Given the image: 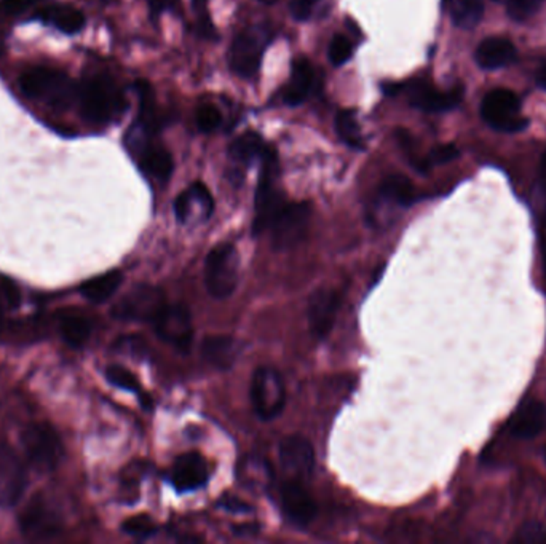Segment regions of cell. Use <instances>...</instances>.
Masks as SVG:
<instances>
[{"instance_id": "38", "label": "cell", "mask_w": 546, "mask_h": 544, "mask_svg": "<svg viewBox=\"0 0 546 544\" xmlns=\"http://www.w3.org/2000/svg\"><path fill=\"white\" fill-rule=\"evenodd\" d=\"M515 541L519 543H546V529L539 522H527L519 529Z\"/></svg>"}, {"instance_id": "16", "label": "cell", "mask_w": 546, "mask_h": 544, "mask_svg": "<svg viewBox=\"0 0 546 544\" xmlns=\"http://www.w3.org/2000/svg\"><path fill=\"white\" fill-rule=\"evenodd\" d=\"M261 59L263 45L257 37L245 32L233 40L229 55L233 73H238L243 79H251L259 71Z\"/></svg>"}, {"instance_id": "13", "label": "cell", "mask_w": 546, "mask_h": 544, "mask_svg": "<svg viewBox=\"0 0 546 544\" xmlns=\"http://www.w3.org/2000/svg\"><path fill=\"white\" fill-rule=\"evenodd\" d=\"M282 506L284 514L296 525L306 527L314 522L318 506L314 497L307 490L304 480L288 479L282 486Z\"/></svg>"}, {"instance_id": "12", "label": "cell", "mask_w": 546, "mask_h": 544, "mask_svg": "<svg viewBox=\"0 0 546 544\" xmlns=\"http://www.w3.org/2000/svg\"><path fill=\"white\" fill-rule=\"evenodd\" d=\"M28 486L26 471L13 450L0 449V506L12 508L22 500Z\"/></svg>"}, {"instance_id": "31", "label": "cell", "mask_w": 546, "mask_h": 544, "mask_svg": "<svg viewBox=\"0 0 546 544\" xmlns=\"http://www.w3.org/2000/svg\"><path fill=\"white\" fill-rule=\"evenodd\" d=\"M139 98H141V112H139V124L146 133H155L160 126L159 114L155 109V99H153L151 87L141 82L138 83Z\"/></svg>"}, {"instance_id": "43", "label": "cell", "mask_w": 546, "mask_h": 544, "mask_svg": "<svg viewBox=\"0 0 546 544\" xmlns=\"http://www.w3.org/2000/svg\"><path fill=\"white\" fill-rule=\"evenodd\" d=\"M222 508L230 511V513H237V514L251 511L248 503L238 500V498H235V497H226V498L222 500Z\"/></svg>"}, {"instance_id": "17", "label": "cell", "mask_w": 546, "mask_h": 544, "mask_svg": "<svg viewBox=\"0 0 546 544\" xmlns=\"http://www.w3.org/2000/svg\"><path fill=\"white\" fill-rule=\"evenodd\" d=\"M464 91L462 88H454L449 91H439L427 83H417L411 90V104L423 112H447L455 109L462 101Z\"/></svg>"}, {"instance_id": "49", "label": "cell", "mask_w": 546, "mask_h": 544, "mask_svg": "<svg viewBox=\"0 0 546 544\" xmlns=\"http://www.w3.org/2000/svg\"><path fill=\"white\" fill-rule=\"evenodd\" d=\"M543 229H545V232H543V245H542V247H543V262H545L546 270V222L543 224Z\"/></svg>"}, {"instance_id": "22", "label": "cell", "mask_w": 546, "mask_h": 544, "mask_svg": "<svg viewBox=\"0 0 546 544\" xmlns=\"http://www.w3.org/2000/svg\"><path fill=\"white\" fill-rule=\"evenodd\" d=\"M197 203L200 210L204 211V214L210 218L212 212V194L210 190L206 189V186L202 182H195L192 184L187 192H182L181 195L176 198L175 202V214L178 220L181 224H189L194 216V204Z\"/></svg>"}, {"instance_id": "42", "label": "cell", "mask_w": 546, "mask_h": 544, "mask_svg": "<svg viewBox=\"0 0 546 544\" xmlns=\"http://www.w3.org/2000/svg\"><path fill=\"white\" fill-rule=\"evenodd\" d=\"M34 2H37V0H4L2 12L7 13V15H16L22 10H28Z\"/></svg>"}, {"instance_id": "39", "label": "cell", "mask_w": 546, "mask_h": 544, "mask_svg": "<svg viewBox=\"0 0 546 544\" xmlns=\"http://www.w3.org/2000/svg\"><path fill=\"white\" fill-rule=\"evenodd\" d=\"M457 157H459V149L455 145H439V147L431 151L429 165H443V163H449Z\"/></svg>"}, {"instance_id": "44", "label": "cell", "mask_w": 546, "mask_h": 544, "mask_svg": "<svg viewBox=\"0 0 546 544\" xmlns=\"http://www.w3.org/2000/svg\"><path fill=\"white\" fill-rule=\"evenodd\" d=\"M257 530H259L257 525L245 523V525H237V527H233V533H237V535H255V533H257Z\"/></svg>"}, {"instance_id": "26", "label": "cell", "mask_w": 546, "mask_h": 544, "mask_svg": "<svg viewBox=\"0 0 546 544\" xmlns=\"http://www.w3.org/2000/svg\"><path fill=\"white\" fill-rule=\"evenodd\" d=\"M238 479L241 484L251 490H265L272 484L273 472L270 464L264 458L247 457L238 464Z\"/></svg>"}, {"instance_id": "23", "label": "cell", "mask_w": 546, "mask_h": 544, "mask_svg": "<svg viewBox=\"0 0 546 544\" xmlns=\"http://www.w3.org/2000/svg\"><path fill=\"white\" fill-rule=\"evenodd\" d=\"M37 18L65 34L81 32L85 26L83 13L77 8L69 7V5H50V7L42 8L37 12Z\"/></svg>"}, {"instance_id": "28", "label": "cell", "mask_w": 546, "mask_h": 544, "mask_svg": "<svg viewBox=\"0 0 546 544\" xmlns=\"http://www.w3.org/2000/svg\"><path fill=\"white\" fill-rule=\"evenodd\" d=\"M380 196L398 206H409V204L414 203V186L406 176H390L380 186Z\"/></svg>"}, {"instance_id": "24", "label": "cell", "mask_w": 546, "mask_h": 544, "mask_svg": "<svg viewBox=\"0 0 546 544\" xmlns=\"http://www.w3.org/2000/svg\"><path fill=\"white\" fill-rule=\"evenodd\" d=\"M315 83L312 65L306 58H300L292 65L291 82L284 91V102L290 106H299L306 101Z\"/></svg>"}, {"instance_id": "25", "label": "cell", "mask_w": 546, "mask_h": 544, "mask_svg": "<svg viewBox=\"0 0 546 544\" xmlns=\"http://www.w3.org/2000/svg\"><path fill=\"white\" fill-rule=\"evenodd\" d=\"M124 283V273L120 270H110L82 283L81 294L93 304L108 302Z\"/></svg>"}, {"instance_id": "48", "label": "cell", "mask_w": 546, "mask_h": 544, "mask_svg": "<svg viewBox=\"0 0 546 544\" xmlns=\"http://www.w3.org/2000/svg\"><path fill=\"white\" fill-rule=\"evenodd\" d=\"M169 2H171V0H152L153 5L159 8V10H160V8L167 7V5H169Z\"/></svg>"}, {"instance_id": "36", "label": "cell", "mask_w": 546, "mask_h": 544, "mask_svg": "<svg viewBox=\"0 0 546 544\" xmlns=\"http://www.w3.org/2000/svg\"><path fill=\"white\" fill-rule=\"evenodd\" d=\"M353 47L349 39L343 36H334L329 44V59L334 65H342L351 58Z\"/></svg>"}, {"instance_id": "8", "label": "cell", "mask_w": 546, "mask_h": 544, "mask_svg": "<svg viewBox=\"0 0 546 544\" xmlns=\"http://www.w3.org/2000/svg\"><path fill=\"white\" fill-rule=\"evenodd\" d=\"M165 305L167 302L161 289L151 284H136L114 305L112 316L122 321L152 323Z\"/></svg>"}, {"instance_id": "51", "label": "cell", "mask_w": 546, "mask_h": 544, "mask_svg": "<svg viewBox=\"0 0 546 544\" xmlns=\"http://www.w3.org/2000/svg\"><path fill=\"white\" fill-rule=\"evenodd\" d=\"M261 2L265 5H273V4H277L278 0H261Z\"/></svg>"}, {"instance_id": "27", "label": "cell", "mask_w": 546, "mask_h": 544, "mask_svg": "<svg viewBox=\"0 0 546 544\" xmlns=\"http://www.w3.org/2000/svg\"><path fill=\"white\" fill-rule=\"evenodd\" d=\"M447 8L452 22L460 30H473L484 15L481 0H449Z\"/></svg>"}, {"instance_id": "10", "label": "cell", "mask_w": 546, "mask_h": 544, "mask_svg": "<svg viewBox=\"0 0 546 544\" xmlns=\"http://www.w3.org/2000/svg\"><path fill=\"white\" fill-rule=\"evenodd\" d=\"M342 305V296L337 289L321 288L315 290L308 300V326L315 339L323 341L328 337L337 320V313Z\"/></svg>"}, {"instance_id": "30", "label": "cell", "mask_w": 546, "mask_h": 544, "mask_svg": "<svg viewBox=\"0 0 546 544\" xmlns=\"http://www.w3.org/2000/svg\"><path fill=\"white\" fill-rule=\"evenodd\" d=\"M267 152L264 141L257 133H245L240 138L237 139L230 147V155L232 159L241 163H251L256 159H263Z\"/></svg>"}, {"instance_id": "18", "label": "cell", "mask_w": 546, "mask_h": 544, "mask_svg": "<svg viewBox=\"0 0 546 544\" xmlns=\"http://www.w3.org/2000/svg\"><path fill=\"white\" fill-rule=\"evenodd\" d=\"M546 406L539 400H527L511 419V435L516 439H533L545 429Z\"/></svg>"}, {"instance_id": "46", "label": "cell", "mask_w": 546, "mask_h": 544, "mask_svg": "<svg viewBox=\"0 0 546 544\" xmlns=\"http://www.w3.org/2000/svg\"><path fill=\"white\" fill-rule=\"evenodd\" d=\"M384 90H386V95H394V93H398V91L403 90V85L401 83H390V85H386Z\"/></svg>"}, {"instance_id": "21", "label": "cell", "mask_w": 546, "mask_h": 544, "mask_svg": "<svg viewBox=\"0 0 546 544\" xmlns=\"http://www.w3.org/2000/svg\"><path fill=\"white\" fill-rule=\"evenodd\" d=\"M59 334L73 349H82L91 335V323L79 310H63L58 315Z\"/></svg>"}, {"instance_id": "5", "label": "cell", "mask_w": 546, "mask_h": 544, "mask_svg": "<svg viewBox=\"0 0 546 544\" xmlns=\"http://www.w3.org/2000/svg\"><path fill=\"white\" fill-rule=\"evenodd\" d=\"M249 398L256 415L264 421L273 420L283 412L286 388L283 377L273 367H259L251 378Z\"/></svg>"}, {"instance_id": "7", "label": "cell", "mask_w": 546, "mask_h": 544, "mask_svg": "<svg viewBox=\"0 0 546 544\" xmlns=\"http://www.w3.org/2000/svg\"><path fill=\"white\" fill-rule=\"evenodd\" d=\"M481 117L490 128L503 133H517L529 125V120L521 114L519 98L505 88L489 91L481 104Z\"/></svg>"}, {"instance_id": "11", "label": "cell", "mask_w": 546, "mask_h": 544, "mask_svg": "<svg viewBox=\"0 0 546 544\" xmlns=\"http://www.w3.org/2000/svg\"><path fill=\"white\" fill-rule=\"evenodd\" d=\"M280 463L290 479L306 480L315 471V449L302 436H288L280 444Z\"/></svg>"}, {"instance_id": "32", "label": "cell", "mask_w": 546, "mask_h": 544, "mask_svg": "<svg viewBox=\"0 0 546 544\" xmlns=\"http://www.w3.org/2000/svg\"><path fill=\"white\" fill-rule=\"evenodd\" d=\"M335 131H337L339 138L342 139L343 142H347L350 147H355V149L363 147V138L360 134L357 118L353 116V112L342 110V112L337 114V117H335Z\"/></svg>"}, {"instance_id": "20", "label": "cell", "mask_w": 546, "mask_h": 544, "mask_svg": "<svg viewBox=\"0 0 546 544\" xmlns=\"http://www.w3.org/2000/svg\"><path fill=\"white\" fill-rule=\"evenodd\" d=\"M238 353V341L229 335H210L202 343L204 361L219 370L230 369L237 361Z\"/></svg>"}, {"instance_id": "35", "label": "cell", "mask_w": 546, "mask_h": 544, "mask_svg": "<svg viewBox=\"0 0 546 544\" xmlns=\"http://www.w3.org/2000/svg\"><path fill=\"white\" fill-rule=\"evenodd\" d=\"M545 0H507V13L515 22H525L539 12Z\"/></svg>"}, {"instance_id": "1", "label": "cell", "mask_w": 546, "mask_h": 544, "mask_svg": "<svg viewBox=\"0 0 546 544\" xmlns=\"http://www.w3.org/2000/svg\"><path fill=\"white\" fill-rule=\"evenodd\" d=\"M20 87L30 99L45 102L53 108L66 109L79 96V87L66 73L56 69L37 67L22 73Z\"/></svg>"}, {"instance_id": "29", "label": "cell", "mask_w": 546, "mask_h": 544, "mask_svg": "<svg viewBox=\"0 0 546 544\" xmlns=\"http://www.w3.org/2000/svg\"><path fill=\"white\" fill-rule=\"evenodd\" d=\"M141 167L147 175L152 176L159 181H167L173 173V157L165 149H147L143 152Z\"/></svg>"}, {"instance_id": "40", "label": "cell", "mask_w": 546, "mask_h": 544, "mask_svg": "<svg viewBox=\"0 0 546 544\" xmlns=\"http://www.w3.org/2000/svg\"><path fill=\"white\" fill-rule=\"evenodd\" d=\"M316 4H318V0H291L290 12L294 16V20L306 22L312 16V12L316 7Z\"/></svg>"}, {"instance_id": "14", "label": "cell", "mask_w": 546, "mask_h": 544, "mask_svg": "<svg viewBox=\"0 0 546 544\" xmlns=\"http://www.w3.org/2000/svg\"><path fill=\"white\" fill-rule=\"evenodd\" d=\"M20 527L24 535L39 538V540H48L59 533L58 515L48 506L42 495H36L28 503L26 509L22 511L20 517Z\"/></svg>"}, {"instance_id": "47", "label": "cell", "mask_w": 546, "mask_h": 544, "mask_svg": "<svg viewBox=\"0 0 546 544\" xmlns=\"http://www.w3.org/2000/svg\"><path fill=\"white\" fill-rule=\"evenodd\" d=\"M5 331V315H4V305L0 302V334Z\"/></svg>"}, {"instance_id": "6", "label": "cell", "mask_w": 546, "mask_h": 544, "mask_svg": "<svg viewBox=\"0 0 546 544\" xmlns=\"http://www.w3.org/2000/svg\"><path fill=\"white\" fill-rule=\"evenodd\" d=\"M22 441L30 463L40 471H53L65 453L61 437L48 423H30L22 431Z\"/></svg>"}, {"instance_id": "50", "label": "cell", "mask_w": 546, "mask_h": 544, "mask_svg": "<svg viewBox=\"0 0 546 544\" xmlns=\"http://www.w3.org/2000/svg\"><path fill=\"white\" fill-rule=\"evenodd\" d=\"M542 175H543V179H546V151L542 157Z\"/></svg>"}, {"instance_id": "45", "label": "cell", "mask_w": 546, "mask_h": 544, "mask_svg": "<svg viewBox=\"0 0 546 544\" xmlns=\"http://www.w3.org/2000/svg\"><path fill=\"white\" fill-rule=\"evenodd\" d=\"M535 82H537V85H539L540 88L546 90V61H543V63L540 65L539 69H537V73H535Z\"/></svg>"}, {"instance_id": "52", "label": "cell", "mask_w": 546, "mask_h": 544, "mask_svg": "<svg viewBox=\"0 0 546 544\" xmlns=\"http://www.w3.org/2000/svg\"><path fill=\"white\" fill-rule=\"evenodd\" d=\"M494 2H507V0H494Z\"/></svg>"}, {"instance_id": "19", "label": "cell", "mask_w": 546, "mask_h": 544, "mask_svg": "<svg viewBox=\"0 0 546 544\" xmlns=\"http://www.w3.org/2000/svg\"><path fill=\"white\" fill-rule=\"evenodd\" d=\"M516 56L515 45L502 37H490L482 40L474 51V61L481 69L486 71L502 69L505 65H513L516 61Z\"/></svg>"}, {"instance_id": "9", "label": "cell", "mask_w": 546, "mask_h": 544, "mask_svg": "<svg viewBox=\"0 0 546 544\" xmlns=\"http://www.w3.org/2000/svg\"><path fill=\"white\" fill-rule=\"evenodd\" d=\"M155 334L161 341L187 353L194 341V326L189 310L182 305H165L152 321Z\"/></svg>"}, {"instance_id": "33", "label": "cell", "mask_w": 546, "mask_h": 544, "mask_svg": "<svg viewBox=\"0 0 546 544\" xmlns=\"http://www.w3.org/2000/svg\"><path fill=\"white\" fill-rule=\"evenodd\" d=\"M106 378H108L109 384H116V386L126 390V392H141L138 378L133 374L132 370L126 369L124 366H118V364L109 366L106 369Z\"/></svg>"}, {"instance_id": "2", "label": "cell", "mask_w": 546, "mask_h": 544, "mask_svg": "<svg viewBox=\"0 0 546 544\" xmlns=\"http://www.w3.org/2000/svg\"><path fill=\"white\" fill-rule=\"evenodd\" d=\"M77 99L81 102L82 114L91 124H109L125 109L124 96L114 82L106 77L83 82L79 87Z\"/></svg>"}, {"instance_id": "3", "label": "cell", "mask_w": 546, "mask_h": 544, "mask_svg": "<svg viewBox=\"0 0 546 544\" xmlns=\"http://www.w3.org/2000/svg\"><path fill=\"white\" fill-rule=\"evenodd\" d=\"M240 276V257L230 243H219L212 247L204 261V284L212 298H230Z\"/></svg>"}, {"instance_id": "4", "label": "cell", "mask_w": 546, "mask_h": 544, "mask_svg": "<svg viewBox=\"0 0 546 544\" xmlns=\"http://www.w3.org/2000/svg\"><path fill=\"white\" fill-rule=\"evenodd\" d=\"M312 210L308 203H284L272 219L267 232H270L272 246L277 251H288L306 240L310 229Z\"/></svg>"}, {"instance_id": "41", "label": "cell", "mask_w": 546, "mask_h": 544, "mask_svg": "<svg viewBox=\"0 0 546 544\" xmlns=\"http://www.w3.org/2000/svg\"><path fill=\"white\" fill-rule=\"evenodd\" d=\"M0 294H2V298H5V302H7L10 308H16L20 305L22 294H20V290L16 288L15 283L10 281L7 278L0 280Z\"/></svg>"}, {"instance_id": "37", "label": "cell", "mask_w": 546, "mask_h": 544, "mask_svg": "<svg viewBox=\"0 0 546 544\" xmlns=\"http://www.w3.org/2000/svg\"><path fill=\"white\" fill-rule=\"evenodd\" d=\"M222 122V117L214 106L212 104H204L197 112V125L200 130L204 133H212L218 130L219 125Z\"/></svg>"}, {"instance_id": "15", "label": "cell", "mask_w": 546, "mask_h": 544, "mask_svg": "<svg viewBox=\"0 0 546 544\" xmlns=\"http://www.w3.org/2000/svg\"><path fill=\"white\" fill-rule=\"evenodd\" d=\"M210 470L204 458L197 452L184 453L175 460L171 468V482L178 492H194L208 482Z\"/></svg>"}, {"instance_id": "34", "label": "cell", "mask_w": 546, "mask_h": 544, "mask_svg": "<svg viewBox=\"0 0 546 544\" xmlns=\"http://www.w3.org/2000/svg\"><path fill=\"white\" fill-rule=\"evenodd\" d=\"M122 530H124V533L130 535V537L146 540V538L153 537L159 529L149 515L141 514L133 515L130 519H126L122 523Z\"/></svg>"}]
</instances>
